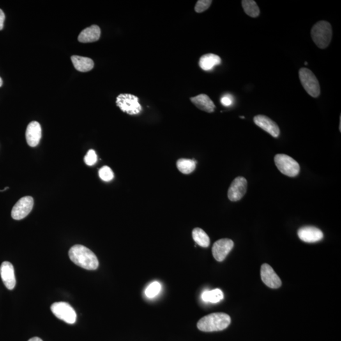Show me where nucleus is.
<instances>
[{
    "mask_svg": "<svg viewBox=\"0 0 341 341\" xmlns=\"http://www.w3.org/2000/svg\"><path fill=\"white\" fill-rule=\"evenodd\" d=\"M68 255L73 263L83 269L94 271L98 268L99 261L96 255L84 246H73L69 250Z\"/></svg>",
    "mask_w": 341,
    "mask_h": 341,
    "instance_id": "1",
    "label": "nucleus"
},
{
    "mask_svg": "<svg viewBox=\"0 0 341 341\" xmlns=\"http://www.w3.org/2000/svg\"><path fill=\"white\" fill-rule=\"evenodd\" d=\"M231 324V317L225 313H213L202 317L198 322L197 327L203 332L225 330Z\"/></svg>",
    "mask_w": 341,
    "mask_h": 341,
    "instance_id": "2",
    "label": "nucleus"
},
{
    "mask_svg": "<svg viewBox=\"0 0 341 341\" xmlns=\"http://www.w3.org/2000/svg\"><path fill=\"white\" fill-rule=\"evenodd\" d=\"M312 40L320 49H326L329 47L333 37L330 23L326 21L318 22L313 25L311 31Z\"/></svg>",
    "mask_w": 341,
    "mask_h": 341,
    "instance_id": "3",
    "label": "nucleus"
},
{
    "mask_svg": "<svg viewBox=\"0 0 341 341\" xmlns=\"http://www.w3.org/2000/svg\"><path fill=\"white\" fill-rule=\"evenodd\" d=\"M276 167L281 173L289 177H295L298 175L300 167L298 162L291 157L284 154H279L274 157Z\"/></svg>",
    "mask_w": 341,
    "mask_h": 341,
    "instance_id": "4",
    "label": "nucleus"
},
{
    "mask_svg": "<svg viewBox=\"0 0 341 341\" xmlns=\"http://www.w3.org/2000/svg\"><path fill=\"white\" fill-rule=\"evenodd\" d=\"M299 77L306 93L313 98H318L320 94V87L314 73L308 68H301L299 71Z\"/></svg>",
    "mask_w": 341,
    "mask_h": 341,
    "instance_id": "5",
    "label": "nucleus"
},
{
    "mask_svg": "<svg viewBox=\"0 0 341 341\" xmlns=\"http://www.w3.org/2000/svg\"><path fill=\"white\" fill-rule=\"evenodd\" d=\"M137 96L130 94H121L116 98V105L122 112L135 115L142 112V108Z\"/></svg>",
    "mask_w": 341,
    "mask_h": 341,
    "instance_id": "6",
    "label": "nucleus"
},
{
    "mask_svg": "<svg viewBox=\"0 0 341 341\" xmlns=\"http://www.w3.org/2000/svg\"><path fill=\"white\" fill-rule=\"evenodd\" d=\"M51 310L57 319L63 320L66 323L73 324L77 320V313L68 303H55L51 306Z\"/></svg>",
    "mask_w": 341,
    "mask_h": 341,
    "instance_id": "7",
    "label": "nucleus"
},
{
    "mask_svg": "<svg viewBox=\"0 0 341 341\" xmlns=\"http://www.w3.org/2000/svg\"><path fill=\"white\" fill-rule=\"evenodd\" d=\"M33 206V198L30 196L22 197L18 200L11 210V217L15 220H21L28 216Z\"/></svg>",
    "mask_w": 341,
    "mask_h": 341,
    "instance_id": "8",
    "label": "nucleus"
},
{
    "mask_svg": "<svg viewBox=\"0 0 341 341\" xmlns=\"http://www.w3.org/2000/svg\"><path fill=\"white\" fill-rule=\"evenodd\" d=\"M247 180L244 177L238 176L232 181L229 190L227 197L232 202L240 200L245 195L247 190Z\"/></svg>",
    "mask_w": 341,
    "mask_h": 341,
    "instance_id": "9",
    "label": "nucleus"
},
{
    "mask_svg": "<svg viewBox=\"0 0 341 341\" xmlns=\"http://www.w3.org/2000/svg\"><path fill=\"white\" fill-rule=\"evenodd\" d=\"M234 247V242L231 239L224 238L214 243L212 252L214 259L218 262H223Z\"/></svg>",
    "mask_w": 341,
    "mask_h": 341,
    "instance_id": "10",
    "label": "nucleus"
},
{
    "mask_svg": "<svg viewBox=\"0 0 341 341\" xmlns=\"http://www.w3.org/2000/svg\"><path fill=\"white\" fill-rule=\"evenodd\" d=\"M260 275L264 284L272 289H277L282 285L281 279L269 264L262 265Z\"/></svg>",
    "mask_w": 341,
    "mask_h": 341,
    "instance_id": "11",
    "label": "nucleus"
},
{
    "mask_svg": "<svg viewBox=\"0 0 341 341\" xmlns=\"http://www.w3.org/2000/svg\"><path fill=\"white\" fill-rule=\"evenodd\" d=\"M256 125L266 131L274 138H278L280 135V129L277 123L273 119L264 115H257L253 118Z\"/></svg>",
    "mask_w": 341,
    "mask_h": 341,
    "instance_id": "12",
    "label": "nucleus"
},
{
    "mask_svg": "<svg viewBox=\"0 0 341 341\" xmlns=\"http://www.w3.org/2000/svg\"><path fill=\"white\" fill-rule=\"evenodd\" d=\"M0 276L3 284L9 290L14 289L16 285L14 268L10 262L5 261L0 267Z\"/></svg>",
    "mask_w": 341,
    "mask_h": 341,
    "instance_id": "13",
    "label": "nucleus"
},
{
    "mask_svg": "<svg viewBox=\"0 0 341 341\" xmlns=\"http://www.w3.org/2000/svg\"><path fill=\"white\" fill-rule=\"evenodd\" d=\"M298 235L301 241L306 243H315L324 238L323 232L314 227H304L298 229Z\"/></svg>",
    "mask_w": 341,
    "mask_h": 341,
    "instance_id": "14",
    "label": "nucleus"
},
{
    "mask_svg": "<svg viewBox=\"0 0 341 341\" xmlns=\"http://www.w3.org/2000/svg\"><path fill=\"white\" fill-rule=\"evenodd\" d=\"M42 136V130L40 124L37 121H32L27 126L25 137L29 146L34 147L38 146Z\"/></svg>",
    "mask_w": 341,
    "mask_h": 341,
    "instance_id": "15",
    "label": "nucleus"
},
{
    "mask_svg": "<svg viewBox=\"0 0 341 341\" xmlns=\"http://www.w3.org/2000/svg\"><path fill=\"white\" fill-rule=\"evenodd\" d=\"M101 37V29L96 25H91V27L83 30L78 37V40L80 43H88L96 42Z\"/></svg>",
    "mask_w": 341,
    "mask_h": 341,
    "instance_id": "16",
    "label": "nucleus"
},
{
    "mask_svg": "<svg viewBox=\"0 0 341 341\" xmlns=\"http://www.w3.org/2000/svg\"><path fill=\"white\" fill-rule=\"evenodd\" d=\"M190 101L199 110L209 113V114L214 112L216 109V106L213 101L206 94H202L199 96L191 98Z\"/></svg>",
    "mask_w": 341,
    "mask_h": 341,
    "instance_id": "17",
    "label": "nucleus"
},
{
    "mask_svg": "<svg viewBox=\"0 0 341 341\" xmlns=\"http://www.w3.org/2000/svg\"><path fill=\"white\" fill-rule=\"evenodd\" d=\"M221 57L218 55L209 54L203 55L200 58L199 66L203 70H213L214 66L220 65L221 63Z\"/></svg>",
    "mask_w": 341,
    "mask_h": 341,
    "instance_id": "18",
    "label": "nucleus"
},
{
    "mask_svg": "<svg viewBox=\"0 0 341 341\" xmlns=\"http://www.w3.org/2000/svg\"><path fill=\"white\" fill-rule=\"evenodd\" d=\"M71 59L76 70L81 72H87L94 68V61L89 57L73 56L71 57Z\"/></svg>",
    "mask_w": 341,
    "mask_h": 341,
    "instance_id": "19",
    "label": "nucleus"
},
{
    "mask_svg": "<svg viewBox=\"0 0 341 341\" xmlns=\"http://www.w3.org/2000/svg\"><path fill=\"white\" fill-rule=\"evenodd\" d=\"M192 237L195 243L202 247L207 248L210 245L209 237L201 228H195L192 231Z\"/></svg>",
    "mask_w": 341,
    "mask_h": 341,
    "instance_id": "20",
    "label": "nucleus"
},
{
    "mask_svg": "<svg viewBox=\"0 0 341 341\" xmlns=\"http://www.w3.org/2000/svg\"><path fill=\"white\" fill-rule=\"evenodd\" d=\"M223 298H224V294L220 289L204 291L202 294V300L205 302L216 303L220 302Z\"/></svg>",
    "mask_w": 341,
    "mask_h": 341,
    "instance_id": "21",
    "label": "nucleus"
},
{
    "mask_svg": "<svg viewBox=\"0 0 341 341\" xmlns=\"http://www.w3.org/2000/svg\"><path fill=\"white\" fill-rule=\"evenodd\" d=\"M197 162L194 160L188 159H179L176 163L177 168L183 174H188L195 170Z\"/></svg>",
    "mask_w": 341,
    "mask_h": 341,
    "instance_id": "22",
    "label": "nucleus"
},
{
    "mask_svg": "<svg viewBox=\"0 0 341 341\" xmlns=\"http://www.w3.org/2000/svg\"><path fill=\"white\" fill-rule=\"evenodd\" d=\"M242 6L246 15L255 18L260 15V9L257 3L253 0H243L241 1Z\"/></svg>",
    "mask_w": 341,
    "mask_h": 341,
    "instance_id": "23",
    "label": "nucleus"
},
{
    "mask_svg": "<svg viewBox=\"0 0 341 341\" xmlns=\"http://www.w3.org/2000/svg\"><path fill=\"white\" fill-rule=\"evenodd\" d=\"M161 284L160 283L153 282L147 287L145 291V294L149 298H153L156 296L161 291Z\"/></svg>",
    "mask_w": 341,
    "mask_h": 341,
    "instance_id": "24",
    "label": "nucleus"
},
{
    "mask_svg": "<svg viewBox=\"0 0 341 341\" xmlns=\"http://www.w3.org/2000/svg\"><path fill=\"white\" fill-rule=\"evenodd\" d=\"M100 178L105 181H110L114 178V173L110 167H104L99 170Z\"/></svg>",
    "mask_w": 341,
    "mask_h": 341,
    "instance_id": "25",
    "label": "nucleus"
},
{
    "mask_svg": "<svg viewBox=\"0 0 341 341\" xmlns=\"http://www.w3.org/2000/svg\"><path fill=\"white\" fill-rule=\"evenodd\" d=\"M212 3H213V1L211 0H199L195 5V10L196 12H204L210 7Z\"/></svg>",
    "mask_w": 341,
    "mask_h": 341,
    "instance_id": "26",
    "label": "nucleus"
},
{
    "mask_svg": "<svg viewBox=\"0 0 341 341\" xmlns=\"http://www.w3.org/2000/svg\"><path fill=\"white\" fill-rule=\"evenodd\" d=\"M97 160H98V157H97L96 152L93 149L89 150L84 158L85 164L88 166H93L95 165Z\"/></svg>",
    "mask_w": 341,
    "mask_h": 341,
    "instance_id": "27",
    "label": "nucleus"
},
{
    "mask_svg": "<svg viewBox=\"0 0 341 341\" xmlns=\"http://www.w3.org/2000/svg\"><path fill=\"white\" fill-rule=\"evenodd\" d=\"M221 102L223 106L227 107L232 105V103H233V100H232L231 96L225 95L221 98Z\"/></svg>",
    "mask_w": 341,
    "mask_h": 341,
    "instance_id": "28",
    "label": "nucleus"
},
{
    "mask_svg": "<svg viewBox=\"0 0 341 341\" xmlns=\"http://www.w3.org/2000/svg\"><path fill=\"white\" fill-rule=\"evenodd\" d=\"M4 19H5V15L3 11L0 9V31L3 28Z\"/></svg>",
    "mask_w": 341,
    "mask_h": 341,
    "instance_id": "29",
    "label": "nucleus"
},
{
    "mask_svg": "<svg viewBox=\"0 0 341 341\" xmlns=\"http://www.w3.org/2000/svg\"><path fill=\"white\" fill-rule=\"evenodd\" d=\"M28 341H43L39 338L34 337V338H32L31 339H30V340Z\"/></svg>",
    "mask_w": 341,
    "mask_h": 341,
    "instance_id": "30",
    "label": "nucleus"
},
{
    "mask_svg": "<svg viewBox=\"0 0 341 341\" xmlns=\"http://www.w3.org/2000/svg\"><path fill=\"white\" fill-rule=\"evenodd\" d=\"M2 85H3V81H2L1 78L0 77V87H1Z\"/></svg>",
    "mask_w": 341,
    "mask_h": 341,
    "instance_id": "31",
    "label": "nucleus"
},
{
    "mask_svg": "<svg viewBox=\"0 0 341 341\" xmlns=\"http://www.w3.org/2000/svg\"><path fill=\"white\" fill-rule=\"evenodd\" d=\"M307 64H308L307 62L306 61L305 63V65H307Z\"/></svg>",
    "mask_w": 341,
    "mask_h": 341,
    "instance_id": "32",
    "label": "nucleus"
},
{
    "mask_svg": "<svg viewBox=\"0 0 341 341\" xmlns=\"http://www.w3.org/2000/svg\"><path fill=\"white\" fill-rule=\"evenodd\" d=\"M240 117H241V118H243V119L245 118V117H244V116H240Z\"/></svg>",
    "mask_w": 341,
    "mask_h": 341,
    "instance_id": "33",
    "label": "nucleus"
}]
</instances>
